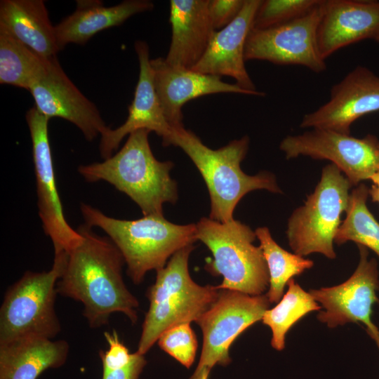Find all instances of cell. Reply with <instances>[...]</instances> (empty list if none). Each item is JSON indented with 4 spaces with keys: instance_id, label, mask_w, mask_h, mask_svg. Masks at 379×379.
<instances>
[{
    "instance_id": "6da1fadb",
    "label": "cell",
    "mask_w": 379,
    "mask_h": 379,
    "mask_svg": "<svg viewBox=\"0 0 379 379\" xmlns=\"http://www.w3.org/2000/svg\"><path fill=\"white\" fill-rule=\"evenodd\" d=\"M82 225L81 242L67 256L56 285L58 293L84 305L83 314L91 328L106 325L114 312L137 321L139 302L123 279L124 258L109 237Z\"/></svg>"
},
{
    "instance_id": "7a4b0ae2",
    "label": "cell",
    "mask_w": 379,
    "mask_h": 379,
    "mask_svg": "<svg viewBox=\"0 0 379 379\" xmlns=\"http://www.w3.org/2000/svg\"><path fill=\"white\" fill-rule=\"evenodd\" d=\"M150 132L140 129L128 135L121 149L101 162L81 165L79 173L89 182L104 180L128 195L143 215H163L165 203L178 199L177 183L170 176L173 164L154 156Z\"/></svg>"
},
{
    "instance_id": "3957f363",
    "label": "cell",
    "mask_w": 379,
    "mask_h": 379,
    "mask_svg": "<svg viewBox=\"0 0 379 379\" xmlns=\"http://www.w3.org/2000/svg\"><path fill=\"white\" fill-rule=\"evenodd\" d=\"M80 208L85 225L100 228L119 249L128 275L135 284L142 282L149 271L163 268L175 253L197 241L196 224L177 225L163 215L117 219L84 203Z\"/></svg>"
},
{
    "instance_id": "277c9868",
    "label": "cell",
    "mask_w": 379,
    "mask_h": 379,
    "mask_svg": "<svg viewBox=\"0 0 379 379\" xmlns=\"http://www.w3.org/2000/svg\"><path fill=\"white\" fill-rule=\"evenodd\" d=\"M171 145L183 150L204 180L210 195L209 218L212 220L220 222L233 220L237 204L253 190L281 192L272 173L260 172L249 175L241 170V162L248 149L247 136L213 149L205 145L194 133L182 128L174 130Z\"/></svg>"
},
{
    "instance_id": "5b68a950",
    "label": "cell",
    "mask_w": 379,
    "mask_h": 379,
    "mask_svg": "<svg viewBox=\"0 0 379 379\" xmlns=\"http://www.w3.org/2000/svg\"><path fill=\"white\" fill-rule=\"evenodd\" d=\"M193 244L187 246L157 270L156 281L149 288V302L142 326L137 352L145 355L167 329L197 321L216 300V286H201L193 281L188 261Z\"/></svg>"
},
{
    "instance_id": "8992f818",
    "label": "cell",
    "mask_w": 379,
    "mask_h": 379,
    "mask_svg": "<svg viewBox=\"0 0 379 379\" xmlns=\"http://www.w3.org/2000/svg\"><path fill=\"white\" fill-rule=\"evenodd\" d=\"M196 227L197 240L204 243L213 257L206 269L222 277L217 288L262 295L269 286L270 275L261 248L253 244L255 232L234 219L220 222L202 218Z\"/></svg>"
},
{
    "instance_id": "52a82bcc",
    "label": "cell",
    "mask_w": 379,
    "mask_h": 379,
    "mask_svg": "<svg viewBox=\"0 0 379 379\" xmlns=\"http://www.w3.org/2000/svg\"><path fill=\"white\" fill-rule=\"evenodd\" d=\"M67 256L54 253L48 271H27L8 288L0 309V344L29 335L53 339L60 332L55 302Z\"/></svg>"
},
{
    "instance_id": "ba28073f",
    "label": "cell",
    "mask_w": 379,
    "mask_h": 379,
    "mask_svg": "<svg viewBox=\"0 0 379 379\" xmlns=\"http://www.w3.org/2000/svg\"><path fill=\"white\" fill-rule=\"evenodd\" d=\"M352 187L335 164L323 168L314 192L288 219L286 236L294 253L304 257L319 253L335 258L333 242L349 205Z\"/></svg>"
},
{
    "instance_id": "9c48e42d",
    "label": "cell",
    "mask_w": 379,
    "mask_h": 379,
    "mask_svg": "<svg viewBox=\"0 0 379 379\" xmlns=\"http://www.w3.org/2000/svg\"><path fill=\"white\" fill-rule=\"evenodd\" d=\"M270 304L266 294L251 295L220 289L216 300L196 321L203 333L202 350L196 368L211 371L216 365H228L232 343L262 319Z\"/></svg>"
},
{
    "instance_id": "30bf717a",
    "label": "cell",
    "mask_w": 379,
    "mask_h": 379,
    "mask_svg": "<svg viewBox=\"0 0 379 379\" xmlns=\"http://www.w3.org/2000/svg\"><path fill=\"white\" fill-rule=\"evenodd\" d=\"M279 149L288 159L306 156L331 161L352 186L379 171V141L372 135L357 138L330 130L312 128L302 134L286 136L280 142Z\"/></svg>"
},
{
    "instance_id": "8fae6325",
    "label": "cell",
    "mask_w": 379,
    "mask_h": 379,
    "mask_svg": "<svg viewBox=\"0 0 379 379\" xmlns=\"http://www.w3.org/2000/svg\"><path fill=\"white\" fill-rule=\"evenodd\" d=\"M324 0L307 14L265 29H252L245 46V60H266L279 65H300L320 73L326 64L319 54L317 29Z\"/></svg>"
},
{
    "instance_id": "7c38bea8",
    "label": "cell",
    "mask_w": 379,
    "mask_h": 379,
    "mask_svg": "<svg viewBox=\"0 0 379 379\" xmlns=\"http://www.w3.org/2000/svg\"><path fill=\"white\" fill-rule=\"evenodd\" d=\"M29 130L36 177L37 205L43 229L53 243L54 253H68L82 239L67 221L56 186L49 137V118L36 107L25 115Z\"/></svg>"
},
{
    "instance_id": "4fadbf2b",
    "label": "cell",
    "mask_w": 379,
    "mask_h": 379,
    "mask_svg": "<svg viewBox=\"0 0 379 379\" xmlns=\"http://www.w3.org/2000/svg\"><path fill=\"white\" fill-rule=\"evenodd\" d=\"M359 262L352 275L345 282L331 287L310 290L313 298L324 309L317 319L329 328L349 322H361L375 340L379 330L371 320L372 307L379 303L378 270L375 259H368V250L358 245Z\"/></svg>"
},
{
    "instance_id": "5bb4252c",
    "label": "cell",
    "mask_w": 379,
    "mask_h": 379,
    "mask_svg": "<svg viewBox=\"0 0 379 379\" xmlns=\"http://www.w3.org/2000/svg\"><path fill=\"white\" fill-rule=\"evenodd\" d=\"M36 109L49 118L59 117L75 125L88 141L108 127L96 106L72 83L57 57L49 58L45 70L30 86Z\"/></svg>"
},
{
    "instance_id": "9a60e30c",
    "label": "cell",
    "mask_w": 379,
    "mask_h": 379,
    "mask_svg": "<svg viewBox=\"0 0 379 379\" xmlns=\"http://www.w3.org/2000/svg\"><path fill=\"white\" fill-rule=\"evenodd\" d=\"M379 111V77L358 65L331 89L329 100L303 116L300 127L321 128L350 135L357 119Z\"/></svg>"
},
{
    "instance_id": "2e32d148",
    "label": "cell",
    "mask_w": 379,
    "mask_h": 379,
    "mask_svg": "<svg viewBox=\"0 0 379 379\" xmlns=\"http://www.w3.org/2000/svg\"><path fill=\"white\" fill-rule=\"evenodd\" d=\"M135 50L139 62V76L134 98L125 122L114 129L109 128L100 135L99 150L103 159L111 157L124 138L135 131L154 132L161 137L164 146L170 145L174 131L165 117L155 90L149 46L144 41H137Z\"/></svg>"
},
{
    "instance_id": "e0dca14e",
    "label": "cell",
    "mask_w": 379,
    "mask_h": 379,
    "mask_svg": "<svg viewBox=\"0 0 379 379\" xmlns=\"http://www.w3.org/2000/svg\"><path fill=\"white\" fill-rule=\"evenodd\" d=\"M261 0H245L238 15L229 25L215 31L206 51L192 69L200 73L232 77L236 84L254 95L265 93L256 89L245 66V46L253 29Z\"/></svg>"
},
{
    "instance_id": "ac0fdd59",
    "label": "cell",
    "mask_w": 379,
    "mask_h": 379,
    "mask_svg": "<svg viewBox=\"0 0 379 379\" xmlns=\"http://www.w3.org/2000/svg\"><path fill=\"white\" fill-rule=\"evenodd\" d=\"M368 39H379V1L324 0L317 29V50L322 59Z\"/></svg>"
},
{
    "instance_id": "d6986e66",
    "label": "cell",
    "mask_w": 379,
    "mask_h": 379,
    "mask_svg": "<svg viewBox=\"0 0 379 379\" xmlns=\"http://www.w3.org/2000/svg\"><path fill=\"white\" fill-rule=\"evenodd\" d=\"M155 90L165 117L173 130L184 128L182 107L188 101L215 93L252 95L236 84L221 77L192 69L175 67L164 58L151 59Z\"/></svg>"
},
{
    "instance_id": "ffe728a7",
    "label": "cell",
    "mask_w": 379,
    "mask_h": 379,
    "mask_svg": "<svg viewBox=\"0 0 379 379\" xmlns=\"http://www.w3.org/2000/svg\"><path fill=\"white\" fill-rule=\"evenodd\" d=\"M209 0H171V41L165 58L175 67L192 69L201 60L215 31Z\"/></svg>"
},
{
    "instance_id": "44dd1931",
    "label": "cell",
    "mask_w": 379,
    "mask_h": 379,
    "mask_svg": "<svg viewBox=\"0 0 379 379\" xmlns=\"http://www.w3.org/2000/svg\"><path fill=\"white\" fill-rule=\"evenodd\" d=\"M153 8L148 0H126L109 7L100 0H77L75 11L54 27L58 48L60 51L69 44H85L98 32Z\"/></svg>"
},
{
    "instance_id": "7402d4cb",
    "label": "cell",
    "mask_w": 379,
    "mask_h": 379,
    "mask_svg": "<svg viewBox=\"0 0 379 379\" xmlns=\"http://www.w3.org/2000/svg\"><path fill=\"white\" fill-rule=\"evenodd\" d=\"M65 340L29 335L0 344V379H37L45 371L66 362Z\"/></svg>"
},
{
    "instance_id": "603a6c76",
    "label": "cell",
    "mask_w": 379,
    "mask_h": 379,
    "mask_svg": "<svg viewBox=\"0 0 379 379\" xmlns=\"http://www.w3.org/2000/svg\"><path fill=\"white\" fill-rule=\"evenodd\" d=\"M54 27L43 0L0 1V29L46 58L60 51Z\"/></svg>"
},
{
    "instance_id": "cb8c5ba5",
    "label": "cell",
    "mask_w": 379,
    "mask_h": 379,
    "mask_svg": "<svg viewBox=\"0 0 379 379\" xmlns=\"http://www.w3.org/2000/svg\"><path fill=\"white\" fill-rule=\"evenodd\" d=\"M48 59L0 29V84L29 91L45 70Z\"/></svg>"
},
{
    "instance_id": "d4e9b609",
    "label": "cell",
    "mask_w": 379,
    "mask_h": 379,
    "mask_svg": "<svg viewBox=\"0 0 379 379\" xmlns=\"http://www.w3.org/2000/svg\"><path fill=\"white\" fill-rule=\"evenodd\" d=\"M270 275L269 289L266 295L270 303H277L284 295L286 284L314 265V262L282 248L272 237L267 227L255 230Z\"/></svg>"
},
{
    "instance_id": "484cf974",
    "label": "cell",
    "mask_w": 379,
    "mask_h": 379,
    "mask_svg": "<svg viewBox=\"0 0 379 379\" xmlns=\"http://www.w3.org/2000/svg\"><path fill=\"white\" fill-rule=\"evenodd\" d=\"M287 284L286 293L275 307L265 311L262 318V323L272 331L271 345L278 351L285 347L286 333L297 321L309 312L321 308L310 292L293 279Z\"/></svg>"
},
{
    "instance_id": "4316f807",
    "label": "cell",
    "mask_w": 379,
    "mask_h": 379,
    "mask_svg": "<svg viewBox=\"0 0 379 379\" xmlns=\"http://www.w3.org/2000/svg\"><path fill=\"white\" fill-rule=\"evenodd\" d=\"M368 187L359 184L350 193L346 216L335 237L338 245L352 241L368 248L379 258V223L366 206Z\"/></svg>"
},
{
    "instance_id": "83f0119b",
    "label": "cell",
    "mask_w": 379,
    "mask_h": 379,
    "mask_svg": "<svg viewBox=\"0 0 379 379\" xmlns=\"http://www.w3.org/2000/svg\"><path fill=\"white\" fill-rule=\"evenodd\" d=\"M321 0H264L256 11L253 29H265L298 18L313 9Z\"/></svg>"
},
{
    "instance_id": "f1b7e54d",
    "label": "cell",
    "mask_w": 379,
    "mask_h": 379,
    "mask_svg": "<svg viewBox=\"0 0 379 379\" xmlns=\"http://www.w3.org/2000/svg\"><path fill=\"white\" fill-rule=\"evenodd\" d=\"M157 343L162 350L187 368L193 364L198 342L190 324H181L167 329Z\"/></svg>"
},
{
    "instance_id": "f546056e",
    "label": "cell",
    "mask_w": 379,
    "mask_h": 379,
    "mask_svg": "<svg viewBox=\"0 0 379 379\" xmlns=\"http://www.w3.org/2000/svg\"><path fill=\"white\" fill-rule=\"evenodd\" d=\"M105 338L108 344L106 351H100V357L102 370L115 371L126 366L131 361L133 353L120 340L115 330L112 333L105 332Z\"/></svg>"
},
{
    "instance_id": "4dcf8cb0",
    "label": "cell",
    "mask_w": 379,
    "mask_h": 379,
    "mask_svg": "<svg viewBox=\"0 0 379 379\" xmlns=\"http://www.w3.org/2000/svg\"><path fill=\"white\" fill-rule=\"evenodd\" d=\"M245 0H209L208 12L214 29L229 25L241 11Z\"/></svg>"
},
{
    "instance_id": "1f68e13d",
    "label": "cell",
    "mask_w": 379,
    "mask_h": 379,
    "mask_svg": "<svg viewBox=\"0 0 379 379\" xmlns=\"http://www.w3.org/2000/svg\"><path fill=\"white\" fill-rule=\"evenodd\" d=\"M147 364L145 355L133 353L131 362L124 368L115 371L102 370V379H139Z\"/></svg>"
},
{
    "instance_id": "d6a6232c",
    "label": "cell",
    "mask_w": 379,
    "mask_h": 379,
    "mask_svg": "<svg viewBox=\"0 0 379 379\" xmlns=\"http://www.w3.org/2000/svg\"><path fill=\"white\" fill-rule=\"evenodd\" d=\"M373 182V185L371 190H368L373 201L378 202L379 204V171L374 173L370 178Z\"/></svg>"
},
{
    "instance_id": "836d02e7",
    "label": "cell",
    "mask_w": 379,
    "mask_h": 379,
    "mask_svg": "<svg viewBox=\"0 0 379 379\" xmlns=\"http://www.w3.org/2000/svg\"><path fill=\"white\" fill-rule=\"evenodd\" d=\"M210 370L208 368H196L190 379H208Z\"/></svg>"
},
{
    "instance_id": "e575fe53",
    "label": "cell",
    "mask_w": 379,
    "mask_h": 379,
    "mask_svg": "<svg viewBox=\"0 0 379 379\" xmlns=\"http://www.w3.org/2000/svg\"><path fill=\"white\" fill-rule=\"evenodd\" d=\"M375 343H376V344H377V345H378V348H379V337L377 338L375 340Z\"/></svg>"
},
{
    "instance_id": "d590c367",
    "label": "cell",
    "mask_w": 379,
    "mask_h": 379,
    "mask_svg": "<svg viewBox=\"0 0 379 379\" xmlns=\"http://www.w3.org/2000/svg\"><path fill=\"white\" fill-rule=\"evenodd\" d=\"M377 42H379V39H378V41Z\"/></svg>"
}]
</instances>
